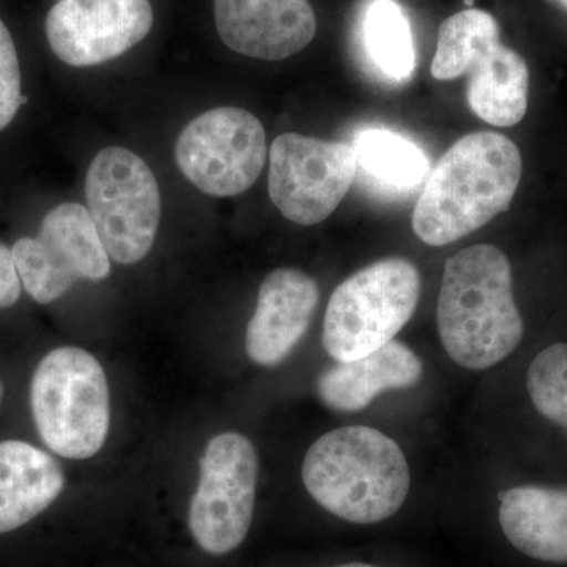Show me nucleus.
Instances as JSON below:
<instances>
[{
    "mask_svg": "<svg viewBox=\"0 0 567 567\" xmlns=\"http://www.w3.org/2000/svg\"><path fill=\"white\" fill-rule=\"evenodd\" d=\"M357 171L349 142L284 133L270 147L268 193L289 221L315 226L339 207Z\"/></svg>",
    "mask_w": 567,
    "mask_h": 567,
    "instance_id": "9d476101",
    "label": "nucleus"
},
{
    "mask_svg": "<svg viewBox=\"0 0 567 567\" xmlns=\"http://www.w3.org/2000/svg\"><path fill=\"white\" fill-rule=\"evenodd\" d=\"M420 292V271L402 257L361 268L328 301L324 350L336 361H353L386 346L412 319Z\"/></svg>",
    "mask_w": 567,
    "mask_h": 567,
    "instance_id": "39448f33",
    "label": "nucleus"
},
{
    "mask_svg": "<svg viewBox=\"0 0 567 567\" xmlns=\"http://www.w3.org/2000/svg\"><path fill=\"white\" fill-rule=\"evenodd\" d=\"M33 423L52 453L82 461L95 456L111 423L110 388L102 364L78 347L48 353L32 377Z\"/></svg>",
    "mask_w": 567,
    "mask_h": 567,
    "instance_id": "20e7f679",
    "label": "nucleus"
},
{
    "mask_svg": "<svg viewBox=\"0 0 567 567\" xmlns=\"http://www.w3.org/2000/svg\"><path fill=\"white\" fill-rule=\"evenodd\" d=\"M3 393H6V388H3V383L0 382V405H2Z\"/></svg>",
    "mask_w": 567,
    "mask_h": 567,
    "instance_id": "393cba45",
    "label": "nucleus"
},
{
    "mask_svg": "<svg viewBox=\"0 0 567 567\" xmlns=\"http://www.w3.org/2000/svg\"><path fill=\"white\" fill-rule=\"evenodd\" d=\"M319 300V286L305 271H271L260 284L246 330V353L254 363L276 365L286 360L308 331Z\"/></svg>",
    "mask_w": 567,
    "mask_h": 567,
    "instance_id": "ddd939ff",
    "label": "nucleus"
},
{
    "mask_svg": "<svg viewBox=\"0 0 567 567\" xmlns=\"http://www.w3.org/2000/svg\"><path fill=\"white\" fill-rule=\"evenodd\" d=\"M520 178V151L509 137L466 134L425 178L412 218L416 237L445 246L475 233L511 207Z\"/></svg>",
    "mask_w": 567,
    "mask_h": 567,
    "instance_id": "f257e3e1",
    "label": "nucleus"
},
{
    "mask_svg": "<svg viewBox=\"0 0 567 567\" xmlns=\"http://www.w3.org/2000/svg\"><path fill=\"white\" fill-rule=\"evenodd\" d=\"M21 69L11 33L0 20V132L17 117L25 103L21 92Z\"/></svg>",
    "mask_w": 567,
    "mask_h": 567,
    "instance_id": "4be33fe9",
    "label": "nucleus"
},
{
    "mask_svg": "<svg viewBox=\"0 0 567 567\" xmlns=\"http://www.w3.org/2000/svg\"><path fill=\"white\" fill-rule=\"evenodd\" d=\"M21 279L9 246L0 244V309L11 308L21 297Z\"/></svg>",
    "mask_w": 567,
    "mask_h": 567,
    "instance_id": "5701e85b",
    "label": "nucleus"
},
{
    "mask_svg": "<svg viewBox=\"0 0 567 567\" xmlns=\"http://www.w3.org/2000/svg\"><path fill=\"white\" fill-rule=\"evenodd\" d=\"M213 6L223 43L246 58L284 61L316 37L309 0H213Z\"/></svg>",
    "mask_w": 567,
    "mask_h": 567,
    "instance_id": "f8f14e48",
    "label": "nucleus"
},
{
    "mask_svg": "<svg viewBox=\"0 0 567 567\" xmlns=\"http://www.w3.org/2000/svg\"><path fill=\"white\" fill-rule=\"evenodd\" d=\"M466 102L481 121L514 126L528 110L529 70L517 51L496 41L468 69Z\"/></svg>",
    "mask_w": 567,
    "mask_h": 567,
    "instance_id": "f3484780",
    "label": "nucleus"
},
{
    "mask_svg": "<svg viewBox=\"0 0 567 567\" xmlns=\"http://www.w3.org/2000/svg\"><path fill=\"white\" fill-rule=\"evenodd\" d=\"M334 567H380V566L364 565V563H349V565L334 566Z\"/></svg>",
    "mask_w": 567,
    "mask_h": 567,
    "instance_id": "b1692460",
    "label": "nucleus"
},
{
    "mask_svg": "<svg viewBox=\"0 0 567 567\" xmlns=\"http://www.w3.org/2000/svg\"><path fill=\"white\" fill-rule=\"evenodd\" d=\"M466 6H472L473 0H465Z\"/></svg>",
    "mask_w": 567,
    "mask_h": 567,
    "instance_id": "bb28decb",
    "label": "nucleus"
},
{
    "mask_svg": "<svg viewBox=\"0 0 567 567\" xmlns=\"http://www.w3.org/2000/svg\"><path fill=\"white\" fill-rule=\"evenodd\" d=\"M11 252L22 287L40 305L59 300L78 281H103L111 274L110 254L81 204L52 208L39 235L21 238Z\"/></svg>",
    "mask_w": 567,
    "mask_h": 567,
    "instance_id": "1a4fd4ad",
    "label": "nucleus"
},
{
    "mask_svg": "<svg viewBox=\"0 0 567 567\" xmlns=\"http://www.w3.org/2000/svg\"><path fill=\"white\" fill-rule=\"evenodd\" d=\"M499 525L528 557L567 563V488L522 486L499 494Z\"/></svg>",
    "mask_w": 567,
    "mask_h": 567,
    "instance_id": "2eb2a0df",
    "label": "nucleus"
},
{
    "mask_svg": "<svg viewBox=\"0 0 567 567\" xmlns=\"http://www.w3.org/2000/svg\"><path fill=\"white\" fill-rule=\"evenodd\" d=\"M358 173L379 192L402 196L415 192L427 178L429 162L415 142L386 128H365L353 137Z\"/></svg>",
    "mask_w": 567,
    "mask_h": 567,
    "instance_id": "a211bd4d",
    "label": "nucleus"
},
{
    "mask_svg": "<svg viewBox=\"0 0 567 567\" xmlns=\"http://www.w3.org/2000/svg\"><path fill=\"white\" fill-rule=\"evenodd\" d=\"M301 477L309 495L342 520L372 525L393 517L410 491L404 451L364 425L334 429L306 453Z\"/></svg>",
    "mask_w": 567,
    "mask_h": 567,
    "instance_id": "7ed1b4c3",
    "label": "nucleus"
},
{
    "mask_svg": "<svg viewBox=\"0 0 567 567\" xmlns=\"http://www.w3.org/2000/svg\"><path fill=\"white\" fill-rule=\"evenodd\" d=\"M63 487L65 475L50 454L20 440L0 443V535L40 516Z\"/></svg>",
    "mask_w": 567,
    "mask_h": 567,
    "instance_id": "dca6fc26",
    "label": "nucleus"
},
{
    "mask_svg": "<svg viewBox=\"0 0 567 567\" xmlns=\"http://www.w3.org/2000/svg\"><path fill=\"white\" fill-rule=\"evenodd\" d=\"M529 398L537 412L567 432V344L558 342L543 350L527 374Z\"/></svg>",
    "mask_w": 567,
    "mask_h": 567,
    "instance_id": "412c9836",
    "label": "nucleus"
},
{
    "mask_svg": "<svg viewBox=\"0 0 567 567\" xmlns=\"http://www.w3.org/2000/svg\"><path fill=\"white\" fill-rule=\"evenodd\" d=\"M257 476L259 457L245 435L224 432L208 442L189 505V528L207 554H230L244 544L252 522Z\"/></svg>",
    "mask_w": 567,
    "mask_h": 567,
    "instance_id": "0eeeda50",
    "label": "nucleus"
},
{
    "mask_svg": "<svg viewBox=\"0 0 567 567\" xmlns=\"http://www.w3.org/2000/svg\"><path fill=\"white\" fill-rule=\"evenodd\" d=\"M555 2H557L558 6H561L563 9L567 10V0H555Z\"/></svg>",
    "mask_w": 567,
    "mask_h": 567,
    "instance_id": "a878e982",
    "label": "nucleus"
},
{
    "mask_svg": "<svg viewBox=\"0 0 567 567\" xmlns=\"http://www.w3.org/2000/svg\"><path fill=\"white\" fill-rule=\"evenodd\" d=\"M267 134L251 112L218 107L183 128L175 144L182 174L205 194L230 197L251 188L267 162Z\"/></svg>",
    "mask_w": 567,
    "mask_h": 567,
    "instance_id": "6e6552de",
    "label": "nucleus"
},
{
    "mask_svg": "<svg viewBox=\"0 0 567 567\" xmlns=\"http://www.w3.org/2000/svg\"><path fill=\"white\" fill-rule=\"evenodd\" d=\"M85 197L111 259L141 262L155 244L162 219V194L147 163L128 148H104L89 167Z\"/></svg>",
    "mask_w": 567,
    "mask_h": 567,
    "instance_id": "423d86ee",
    "label": "nucleus"
},
{
    "mask_svg": "<svg viewBox=\"0 0 567 567\" xmlns=\"http://www.w3.org/2000/svg\"><path fill=\"white\" fill-rule=\"evenodd\" d=\"M424 374L417 354L391 341L353 361H338L317 380V394L334 412H360L382 393L416 385Z\"/></svg>",
    "mask_w": 567,
    "mask_h": 567,
    "instance_id": "4468645a",
    "label": "nucleus"
},
{
    "mask_svg": "<svg viewBox=\"0 0 567 567\" xmlns=\"http://www.w3.org/2000/svg\"><path fill=\"white\" fill-rule=\"evenodd\" d=\"M436 324L451 360L468 371L494 368L517 349L524 320L502 249L473 245L446 260Z\"/></svg>",
    "mask_w": 567,
    "mask_h": 567,
    "instance_id": "f03ea898",
    "label": "nucleus"
},
{
    "mask_svg": "<svg viewBox=\"0 0 567 567\" xmlns=\"http://www.w3.org/2000/svg\"><path fill=\"white\" fill-rule=\"evenodd\" d=\"M365 61L391 82H405L416 69L412 25L398 0H368L360 17Z\"/></svg>",
    "mask_w": 567,
    "mask_h": 567,
    "instance_id": "6ab92c4d",
    "label": "nucleus"
},
{
    "mask_svg": "<svg viewBox=\"0 0 567 567\" xmlns=\"http://www.w3.org/2000/svg\"><path fill=\"white\" fill-rule=\"evenodd\" d=\"M148 0H58L47 39L66 65L95 66L121 58L152 31Z\"/></svg>",
    "mask_w": 567,
    "mask_h": 567,
    "instance_id": "9b49d317",
    "label": "nucleus"
},
{
    "mask_svg": "<svg viewBox=\"0 0 567 567\" xmlns=\"http://www.w3.org/2000/svg\"><path fill=\"white\" fill-rule=\"evenodd\" d=\"M496 41L499 25L491 13L476 9L458 11L440 25L432 76L440 81L465 76L472 63Z\"/></svg>",
    "mask_w": 567,
    "mask_h": 567,
    "instance_id": "aec40b11",
    "label": "nucleus"
}]
</instances>
